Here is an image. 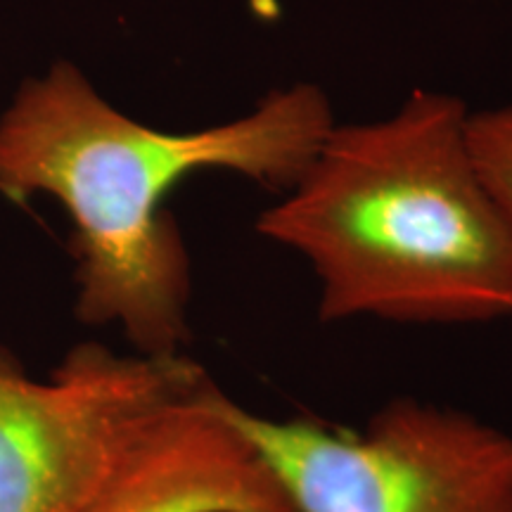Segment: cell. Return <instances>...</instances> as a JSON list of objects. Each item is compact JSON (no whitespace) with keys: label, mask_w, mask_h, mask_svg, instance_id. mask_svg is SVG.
Returning a JSON list of instances; mask_svg holds the SVG:
<instances>
[{"label":"cell","mask_w":512,"mask_h":512,"mask_svg":"<svg viewBox=\"0 0 512 512\" xmlns=\"http://www.w3.org/2000/svg\"><path fill=\"white\" fill-rule=\"evenodd\" d=\"M467 136L475 166L512 247V102L470 112Z\"/></svg>","instance_id":"8992f818"},{"label":"cell","mask_w":512,"mask_h":512,"mask_svg":"<svg viewBox=\"0 0 512 512\" xmlns=\"http://www.w3.org/2000/svg\"><path fill=\"white\" fill-rule=\"evenodd\" d=\"M335 124L328 93L297 81L223 124L159 131L60 60L0 117V192H46L69 214L83 325H114L136 354L176 356L190 339V256L166 197L200 171L285 192Z\"/></svg>","instance_id":"6da1fadb"},{"label":"cell","mask_w":512,"mask_h":512,"mask_svg":"<svg viewBox=\"0 0 512 512\" xmlns=\"http://www.w3.org/2000/svg\"><path fill=\"white\" fill-rule=\"evenodd\" d=\"M76 512H294L207 370L138 418Z\"/></svg>","instance_id":"5b68a950"},{"label":"cell","mask_w":512,"mask_h":512,"mask_svg":"<svg viewBox=\"0 0 512 512\" xmlns=\"http://www.w3.org/2000/svg\"><path fill=\"white\" fill-rule=\"evenodd\" d=\"M470 112L418 88L384 119L335 124L256 219L311 266L320 320L512 318V247L472 159Z\"/></svg>","instance_id":"7a4b0ae2"},{"label":"cell","mask_w":512,"mask_h":512,"mask_svg":"<svg viewBox=\"0 0 512 512\" xmlns=\"http://www.w3.org/2000/svg\"><path fill=\"white\" fill-rule=\"evenodd\" d=\"M204 373L185 354L67 351L36 380L0 344V512H76L138 418Z\"/></svg>","instance_id":"277c9868"},{"label":"cell","mask_w":512,"mask_h":512,"mask_svg":"<svg viewBox=\"0 0 512 512\" xmlns=\"http://www.w3.org/2000/svg\"><path fill=\"white\" fill-rule=\"evenodd\" d=\"M228 413L294 512H512V432L456 408L394 399L361 430Z\"/></svg>","instance_id":"3957f363"}]
</instances>
